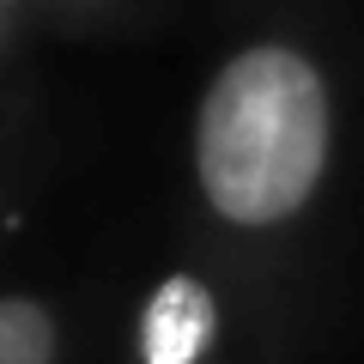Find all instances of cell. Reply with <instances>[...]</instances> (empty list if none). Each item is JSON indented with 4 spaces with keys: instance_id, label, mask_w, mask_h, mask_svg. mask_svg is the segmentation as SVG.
Here are the masks:
<instances>
[{
    "instance_id": "cell-5",
    "label": "cell",
    "mask_w": 364,
    "mask_h": 364,
    "mask_svg": "<svg viewBox=\"0 0 364 364\" xmlns=\"http://www.w3.org/2000/svg\"><path fill=\"white\" fill-rule=\"evenodd\" d=\"M140 0H31L37 37H97L134 18Z\"/></svg>"
},
{
    "instance_id": "cell-1",
    "label": "cell",
    "mask_w": 364,
    "mask_h": 364,
    "mask_svg": "<svg viewBox=\"0 0 364 364\" xmlns=\"http://www.w3.org/2000/svg\"><path fill=\"white\" fill-rule=\"evenodd\" d=\"M340 104L304 37L255 31L207 67L188 109V195L225 261L279 249L322 200Z\"/></svg>"
},
{
    "instance_id": "cell-3",
    "label": "cell",
    "mask_w": 364,
    "mask_h": 364,
    "mask_svg": "<svg viewBox=\"0 0 364 364\" xmlns=\"http://www.w3.org/2000/svg\"><path fill=\"white\" fill-rule=\"evenodd\" d=\"M55 158H61V146H55L43 85L25 73L0 97V249L31 225V213L55 176Z\"/></svg>"
},
{
    "instance_id": "cell-2",
    "label": "cell",
    "mask_w": 364,
    "mask_h": 364,
    "mask_svg": "<svg viewBox=\"0 0 364 364\" xmlns=\"http://www.w3.org/2000/svg\"><path fill=\"white\" fill-rule=\"evenodd\" d=\"M231 291L200 261H170L140 286L122 328V364H225Z\"/></svg>"
},
{
    "instance_id": "cell-6",
    "label": "cell",
    "mask_w": 364,
    "mask_h": 364,
    "mask_svg": "<svg viewBox=\"0 0 364 364\" xmlns=\"http://www.w3.org/2000/svg\"><path fill=\"white\" fill-rule=\"evenodd\" d=\"M37 43V18H31V0H0V97L25 79V55Z\"/></svg>"
},
{
    "instance_id": "cell-4",
    "label": "cell",
    "mask_w": 364,
    "mask_h": 364,
    "mask_svg": "<svg viewBox=\"0 0 364 364\" xmlns=\"http://www.w3.org/2000/svg\"><path fill=\"white\" fill-rule=\"evenodd\" d=\"M79 304L43 273L0 279V364H73Z\"/></svg>"
}]
</instances>
